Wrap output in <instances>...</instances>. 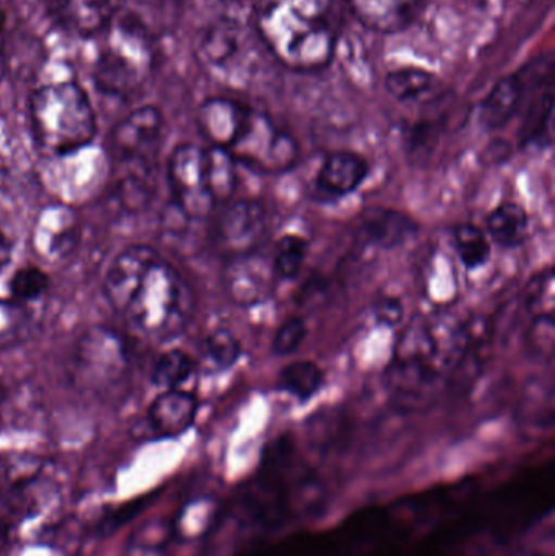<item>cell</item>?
I'll return each mask as SVG.
<instances>
[{
    "label": "cell",
    "instance_id": "6da1fadb",
    "mask_svg": "<svg viewBox=\"0 0 555 556\" xmlns=\"http://www.w3.org/2000/svg\"><path fill=\"white\" fill-rule=\"evenodd\" d=\"M253 26L274 61L316 72L335 58L341 13L336 0H257Z\"/></svg>",
    "mask_w": 555,
    "mask_h": 556
},
{
    "label": "cell",
    "instance_id": "1f68e13d",
    "mask_svg": "<svg viewBox=\"0 0 555 556\" xmlns=\"http://www.w3.org/2000/svg\"><path fill=\"white\" fill-rule=\"evenodd\" d=\"M202 353L215 369H228L240 359L241 343L231 330L220 327L205 337Z\"/></svg>",
    "mask_w": 555,
    "mask_h": 556
},
{
    "label": "cell",
    "instance_id": "f1b7e54d",
    "mask_svg": "<svg viewBox=\"0 0 555 556\" xmlns=\"http://www.w3.org/2000/svg\"><path fill=\"white\" fill-rule=\"evenodd\" d=\"M195 363L189 353L179 349L168 350L160 356L159 362L153 366L152 382L159 388L181 389L182 384L194 375Z\"/></svg>",
    "mask_w": 555,
    "mask_h": 556
},
{
    "label": "cell",
    "instance_id": "9a60e30c",
    "mask_svg": "<svg viewBox=\"0 0 555 556\" xmlns=\"http://www.w3.org/2000/svg\"><path fill=\"white\" fill-rule=\"evenodd\" d=\"M198 408V399L191 392L169 389L153 399L146 425L156 438H178L194 425Z\"/></svg>",
    "mask_w": 555,
    "mask_h": 556
},
{
    "label": "cell",
    "instance_id": "603a6c76",
    "mask_svg": "<svg viewBox=\"0 0 555 556\" xmlns=\"http://www.w3.org/2000/svg\"><path fill=\"white\" fill-rule=\"evenodd\" d=\"M384 87L400 103H424L439 94L440 80L422 68H396L384 78Z\"/></svg>",
    "mask_w": 555,
    "mask_h": 556
},
{
    "label": "cell",
    "instance_id": "2e32d148",
    "mask_svg": "<svg viewBox=\"0 0 555 556\" xmlns=\"http://www.w3.org/2000/svg\"><path fill=\"white\" fill-rule=\"evenodd\" d=\"M417 224L403 212L393 208L374 207L358 218L357 235L362 243L378 250H394L413 240Z\"/></svg>",
    "mask_w": 555,
    "mask_h": 556
},
{
    "label": "cell",
    "instance_id": "30bf717a",
    "mask_svg": "<svg viewBox=\"0 0 555 556\" xmlns=\"http://www.w3.org/2000/svg\"><path fill=\"white\" fill-rule=\"evenodd\" d=\"M165 119L159 108L147 104L127 114L108 137V150L114 163L147 165L155 163L162 146Z\"/></svg>",
    "mask_w": 555,
    "mask_h": 556
},
{
    "label": "cell",
    "instance_id": "4316f807",
    "mask_svg": "<svg viewBox=\"0 0 555 556\" xmlns=\"http://www.w3.org/2000/svg\"><path fill=\"white\" fill-rule=\"evenodd\" d=\"M279 389L300 399V401H308L325 382L323 369L316 363L308 359H299V362L289 363L283 366L279 372Z\"/></svg>",
    "mask_w": 555,
    "mask_h": 556
},
{
    "label": "cell",
    "instance_id": "9c48e42d",
    "mask_svg": "<svg viewBox=\"0 0 555 556\" xmlns=\"http://www.w3.org/2000/svg\"><path fill=\"white\" fill-rule=\"evenodd\" d=\"M168 181L175 207L189 220H202L217 207L209 188L207 155L194 143H181L168 162Z\"/></svg>",
    "mask_w": 555,
    "mask_h": 556
},
{
    "label": "cell",
    "instance_id": "83f0119b",
    "mask_svg": "<svg viewBox=\"0 0 555 556\" xmlns=\"http://www.w3.org/2000/svg\"><path fill=\"white\" fill-rule=\"evenodd\" d=\"M207 155V178L215 204L227 202L237 186V165L234 156L224 149H205Z\"/></svg>",
    "mask_w": 555,
    "mask_h": 556
},
{
    "label": "cell",
    "instance_id": "ac0fdd59",
    "mask_svg": "<svg viewBox=\"0 0 555 556\" xmlns=\"http://www.w3.org/2000/svg\"><path fill=\"white\" fill-rule=\"evenodd\" d=\"M528 87H530V65L521 68L518 74H512L499 80L488 98L482 101L481 111H479L482 126L489 130L507 126L525 103Z\"/></svg>",
    "mask_w": 555,
    "mask_h": 556
},
{
    "label": "cell",
    "instance_id": "8d00e7d4",
    "mask_svg": "<svg viewBox=\"0 0 555 556\" xmlns=\"http://www.w3.org/2000/svg\"><path fill=\"white\" fill-rule=\"evenodd\" d=\"M374 316L383 326H398L404 317L403 301L390 294L378 298L374 303Z\"/></svg>",
    "mask_w": 555,
    "mask_h": 556
},
{
    "label": "cell",
    "instance_id": "d590c367",
    "mask_svg": "<svg viewBox=\"0 0 555 556\" xmlns=\"http://www.w3.org/2000/svg\"><path fill=\"white\" fill-rule=\"evenodd\" d=\"M306 333H308V329H306L305 320L300 319V317H292V319L287 320V323L279 327L276 336H274V355H292L293 352L300 349L303 340L306 339Z\"/></svg>",
    "mask_w": 555,
    "mask_h": 556
},
{
    "label": "cell",
    "instance_id": "5bb4252c",
    "mask_svg": "<svg viewBox=\"0 0 555 556\" xmlns=\"http://www.w3.org/2000/svg\"><path fill=\"white\" fill-rule=\"evenodd\" d=\"M251 108L230 98H211L198 111V127L211 147L228 150L240 136Z\"/></svg>",
    "mask_w": 555,
    "mask_h": 556
},
{
    "label": "cell",
    "instance_id": "4fadbf2b",
    "mask_svg": "<svg viewBox=\"0 0 555 556\" xmlns=\"http://www.w3.org/2000/svg\"><path fill=\"white\" fill-rule=\"evenodd\" d=\"M160 257L156 250L147 244H133L114 257L104 276V296L116 313L126 311L143 278Z\"/></svg>",
    "mask_w": 555,
    "mask_h": 556
},
{
    "label": "cell",
    "instance_id": "d6a6232c",
    "mask_svg": "<svg viewBox=\"0 0 555 556\" xmlns=\"http://www.w3.org/2000/svg\"><path fill=\"white\" fill-rule=\"evenodd\" d=\"M49 287H51V278L36 266L22 267L9 281V291L13 300L23 304L39 300Z\"/></svg>",
    "mask_w": 555,
    "mask_h": 556
},
{
    "label": "cell",
    "instance_id": "4dcf8cb0",
    "mask_svg": "<svg viewBox=\"0 0 555 556\" xmlns=\"http://www.w3.org/2000/svg\"><path fill=\"white\" fill-rule=\"evenodd\" d=\"M308 241L297 235H287L279 241L274 254L273 267L277 278L292 280L299 276L308 257Z\"/></svg>",
    "mask_w": 555,
    "mask_h": 556
},
{
    "label": "cell",
    "instance_id": "cb8c5ba5",
    "mask_svg": "<svg viewBox=\"0 0 555 556\" xmlns=\"http://www.w3.org/2000/svg\"><path fill=\"white\" fill-rule=\"evenodd\" d=\"M488 233L505 250L520 247L530 233V217L521 205L505 202L489 214Z\"/></svg>",
    "mask_w": 555,
    "mask_h": 556
},
{
    "label": "cell",
    "instance_id": "d4e9b609",
    "mask_svg": "<svg viewBox=\"0 0 555 556\" xmlns=\"http://www.w3.org/2000/svg\"><path fill=\"white\" fill-rule=\"evenodd\" d=\"M553 110V80H550L538 88V93L531 100L530 110H528L524 126H521L520 136L524 143H538V146L551 143Z\"/></svg>",
    "mask_w": 555,
    "mask_h": 556
},
{
    "label": "cell",
    "instance_id": "ba28073f",
    "mask_svg": "<svg viewBox=\"0 0 555 556\" xmlns=\"http://www.w3.org/2000/svg\"><path fill=\"white\" fill-rule=\"evenodd\" d=\"M235 162L261 175H283L299 162V146L267 114L251 108L247 124L227 150Z\"/></svg>",
    "mask_w": 555,
    "mask_h": 556
},
{
    "label": "cell",
    "instance_id": "e0dca14e",
    "mask_svg": "<svg viewBox=\"0 0 555 556\" xmlns=\"http://www.w3.org/2000/svg\"><path fill=\"white\" fill-rule=\"evenodd\" d=\"M355 18L383 35L403 31L419 15L422 0H344Z\"/></svg>",
    "mask_w": 555,
    "mask_h": 556
},
{
    "label": "cell",
    "instance_id": "8fae6325",
    "mask_svg": "<svg viewBox=\"0 0 555 556\" xmlns=\"http://www.w3.org/2000/svg\"><path fill=\"white\" fill-rule=\"evenodd\" d=\"M267 237L269 214L261 202L251 199L230 202L215 222V247L228 260L257 253Z\"/></svg>",
    "mask_w": 555,
    "mask_h": 556
},
{
    "label": "cell",
    "instance_id": "7c38bea8",
    "mask_svg": "<svg viewBox=\"0 0 555 556\" xmlns=\"http://www.w3.org/2000/svg\"><path fill=\"white\" fill-rule=\"evenodd\" d=\"M273 264L260 253L230 257L224 270L227 296L237 306L253 307L266 303L273 296L276 281Z\"/></svg>",
    "mask_w": 555,
    "mask_h": 556
},
{
    "label": "cell",
    "instance_id": "7a4b0ae2",
    "mask_svg": "<svg viewBox=\"0 0 555 556\" xmlns=\"http://www.w3.org/2000/svg\"><path fill=\"white\" fill-rule=\"evenodd\" d=\"M29 127L46 155L80 152L97 136V116L87 91L75 81L36 88L28 101Z\"/></svg>",
    "mask_w": 555,
    "mask_h": 556
},
{
    "label": "cell",
    "instance_id": "836d02e7",
    "mask_svg": "<svg viewBox=\"0 0 555 556\" xmlns=\"http://www.w3.org/2000/svg\"><path fill=\"white\" fill-rule=\"evenodd\" d=\"M555 343L554 314L546 316H534L530 329L527 332V353L530 358L537 362H547L553 358Z\"/></svg>",
    "mask_w": 555,
    "mask_h": 556
},
{
    "label": "cell",
    "instance_id": "52a82bcc",
    "mask_svg": "<svg viewBox=\"0 0 555 556\" xmlns=\"http://www.w3.org/2000/svg\"><path fill=\"white\" fill-rule=\"evenodd\" d=\"M129 368L130 353L126 340L108 327L88 329L72 353V381L88 391L116 388Z\"/></svg>",
    "mask_w": 555,
    "mask_h": 556
},
{
    "label": "cell",
    "instance_id": "f35d334b",
    "mask_svg": "<svg viewBox=\"0 0 555 556\" xmlns=\"http://www.w3.org/2000/svg\"><path fill=\"white\" fill-rule=\"evenodd\" d=\"M7 72V52H5V23H3V13L0 12V81L5 77Z\"/></svg>",
    "mask_w": 555,
    "mask_h": 556
},
{
    "label": "cell",
    "instance_id": "484cf974",
    "mask_svg": "<svg viewBox=\"0 0 555 556\" xmlns=\"http://www.w3.org/2000/svg\"><path fill=\"white\" fill-rule=\"evenodd\" d=\"M35 314L28 304L0 300V350L12 349L31 337Z\"/></svg>",
    "mask_w": 555,
    "mask_h": 556
},
{
    "label": "cell",
    "instance_id": "74e56055",
    "mask_svg": "<svg viewBox=\"0 0 555 556\" xmlns=\"http://www.w3.org/2000/svg\"><path fill=\"white\" fill-rule=\"evenodd\" d=\"M13 257V241L7 231L0 227V274L9 267Z\"/></svg>",
    "mask_w": 555,
    "mask_h": 556
},
{
    "label": "cell",
    "instance_id": "ffe728a7",
    "mask_svg": "<svg viewBox=\"0 0 555 556\" xmlns=\"http://www.w3.org/2000/svg\"><path fill=\"white\" fill-rule=\"evenodd\" d=\"M36 247L39 254L51 260L67 257L78 244V225L67 208L46 211L36 225Z\"/></svg>",
    "mask_w": 555,
    "mask_h": 556
},
{
    "label": "cell",
    "instance_id": "e575fe53",
    "mask_svg": "<svg viewBox=\"0 0 555 556\" xmlns=\"http://www.w3.org/2000/svg\"><path fill=\"white\" fill-rule=\"evenodd\" d=\"M528 309L533 316L554 314V274L553 269L534 277L528 287Z\"/></svg>",
    "mask_w": 555,
    "mask_h": 556
},
{
    "label": "cell",
    "instance_id": "ab89813d",
    "mask_svg": "<svg viewBox=\"0 0 555 556\" xmlns=\"http://www.w3.org/2000/svg\"><path fill=\"white\" fill-rule=\"evenodd\" d=\"M46 5H48L49 12L54 15V18L58 20L59 23L64 22L68 0H46Z\"/></svg>",
    "mask_w": 555,
    "mask_h": 556
},
{
    "label": "cell",
    "instance_id": "f546056e",
    "mask_svg": "<svg viewBox=\"0 0 555 556\" xmlns=\"http://www.w3.org/2000/svg\"><path fill=\"white\" fill-rule=\"evenodd\" d=\"M453 244L466 269H479L491 260V243L488 235L476 225H459L453 235Z\"/></svg>",
    "mask_w": 555,
    "mask_h": 556
},
{
    "label": "cell",
    "instance_id": "d6986e66",
    "mask_svg": "<svg viewBox=\"0 0 555 556\" xmlns=\"http://www.w3.org/2000/svg\"><path fill=\"white\" fill-rule=\"evenodd\" d=\"M368 163L354 152H335L326 156L316 176V189L328 198H344L367 179Z\"/></svg>",
    "mask_w": 555,
    "mask_h": 556
},
{
    "label": "cell",
    "instance_id": "8992f818",
    "mask_svg": "<svg viewBox=\"0 0 555 556\" xmlns=\"http://www.w3.org/2000/svg\"><path fill=\"white\" fill-rule=\"evenodd\" d=\"M195 54L204 71L234 85L256 80L274 61L253 25L228 16L215 20L201 33Z\"/></svg>",
    "mask_w": 555,
    "mask_h": 556
},
{
    "label": "cell",
    "instance_id": "5b68a950",
    "mask_svg": "<svg viewBox=\"0 0 555 556\" xmlns=\"http://www.w3.org/2000/svg\"><path fill=\"white\" fill-rule=\"evenodd\" d=\"M192 293L175 267L160 257L124 311L134 332L155 342L175 339L188 326Z\"/></svg>",
    "mask_w": 555,
    "mask_h": 556
},
{
    "label": "cell",
    "instance_id": "7402d4cb",
    "mask_svg": "<svg viewBox=\"0 0 555 556\" xmlns=\"http://www.w3.org/2000/svg\"><path fill=\"white\" fill-rule=\"evenodd\" d=\"M117 12V0H68L62 25L88 38L104 31Z\"/></svg>",
    "mask_w": 555,
    "mask_h": 556
},
{
    "label": "cell",
    "instance_id": "3957f363",
    "mask_svg": "<svg viewBox=\"0 0 555 556\" xmlns=\"http://www.w3.org/2000/svg\"><path fill=\"white\" fill-rule=\"evenodd\" d=\"M108 28L106 45L94 62V87L106 97L129 101L146 88L155 68L159 36L127 12L114 16Z\"/></svg>",
    "mask_w": 555,
    "mask_h": 556
},
{
    "label": "cell",
    "instance_id": "277c9868",
    "mask_svg": "<svg viewBox=\"0 0 555 556\" xmlns=\"http://www.w3.org/2000/svg\"><path fill=\"white\" fill-rule=\"evenodd\" d=\"M453 372L440 350L430 317H417L400 337L384 381L401 407H420Z\"/></svg>",
    "mask_w": 555,
    "mask_h": 556
},
{
    "label": "cell",
    "instance_id": "44dd1931",
    "mask_svg": "<svg viewBox=\"0 0 555 556\" xmlns=\"http://www.w3.org/2000/svg\"><path fill=\"white\" fill-rule=\"evenodd\" d=\"M119 168H123V172H121L116 188H114V199L127 214H140L152 204L153 198H155V163L124 165Z\"/></svg>",
    "mask_w": 555,
    "mask_h": 556
}]
</instances>
